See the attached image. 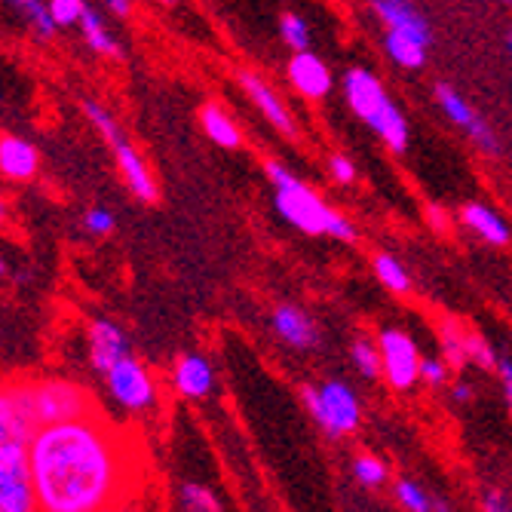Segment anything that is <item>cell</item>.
I'll return each mask as SVG.
<instances>
[{"mask_svg": "<svg viewBox=\"0 0 512 512\" xmlns=\"http://www.w3.org/2000/svg\"><path fill=\"white\" fill-rule=\"evenodd\" d=\"M28 460L40 512H108L138 479L132 442L92 411L37 430Z\"/></svg>", "mask_w": 512, "mask_h": 512, "instance_id": "1", "label": "cell"}, {"mask_svg": "<svg viewBox=\"0 0 512 512\" xmlns=\"http://www.w3.org/2000/svg\"><path fill=\"white\" fill-rule=\"evenodd\" d=\"M89 411L92 402L86 390L71 381H22L16 387H7L4 399H0V439L31 445L37 430L71 421V417H83Z\"/></svg>", "mask_w": 512, "mask_h": 512, "instance_id": "2", "label": "cell"}, {"mask_svg": "<svg viewBox=\"0 0 512 512\" xmlns=\"http://www.w3.org/2000/svg\"><path fill=\"white\" fill-rule=\"evenodd\" d=\"M267 175L276 188V209L283 215L292 227H298L301 234L307 237H319V234H329L335 209L325 206V200L310 191L304 181H298L283 163L267 160Z\"/></svg>", "mask_w": 512, "mask_h": 512, "instance_id": "3", "label": "cell"}, {"mask_svg": "<svg viewBox=\"0 0 512 512\" xmlns=\"http://www.w3.org/2000/svg\"><path fill=\"white\" fill-rule=\"evenodd\" d=\"M301 399L307 405V411L313 414V421L329 433V436H347L359 427V399L356 393L341 384V381H329L322 387H304Z\"/></svg>", "mask_w": 512, "mask_h": 512, "instance_id": "4", "label": "cell"}, {"mask_svg": "<svg viewBox=\"0 0 512 512\" xmlns=\"http://www.w3.org/2000/svg\"><path fill=\"white\" fill-rule=\"evenodd\" d=\"M0 512H40L25 442L0 439Z\"/></svg>", "mask_w": 512, "mask_h": 512, "instance_id": "5", "label": "cell"}, {"mask_svg": "<svg viewBox=\"0 0 512 512\" xmlns=\"http://www.w3.org/2000/svg\"><path fill=\"white\" fill-rule=\"evenodd\" d=\"M105 381H108L111 396L126 411H148L154 405V399H157V387H154V381L148 375V368L138 359H132V356L120 359L105 375Z\"/></svg>", "mask_w": 512, "mask_h": 512, "instance_id": "6", "label": "cell"}, {"mask_svg": "<svg viewBox=\"0 0 512 512\" xmlns=\"http://www.w3.org/2000/svg\"><path fill=\"white\" fill-rule=\"evenodd\" d=\"M381 356H384V375L396 390H408L414 381H421V353L417 344L399 332V329H384L378 338Z\"/></svg>", "mask_w": 512, "mask_h": 512, "instance_id": "7", "label": "cell"}, {"mask_svg": "<svg viewBox=\"0 0 512 512\" xmlns=\"http://www.w3.org/2000/svg\"><path fill=\"white\" fill-rule=\"evenodd\" d=\"M436 102H439V108L445 111V117H448L454 126H460L463 132H467L485 154H500V142H497L494 129L488 126V120H482V117L470 108V102L463 99L454 86L436 83Z\"/></svg>", "mask_w": 512, "mask_h": 512, "instance_id": "8", "label": "cell"}, {"mask_svg": "<svg viewBox=\"0 0 512 512\" xmlns=\"http://www.w3.org/2000/svg\"><path fill=\"white\" fill-rule=\"evenodd\" d=\"M86 344H89V362L99 375H108L120 359L132 356L126 332L111 319H92L86 329Z\"/></svg>", "mask_w": 512, "mask_h": 512, "instance_id": "9", "label": "cell"}, {"mask_svg": "<svg viewBox=\"0 0 512 512\" xmlns=\"http://www.w3.org/2000/svg\"><path fill=\"white\" fill-rule=\"evenodd\" d=\"M240 83H243V89H246V96L255 102V108L264 114V120H267V123H273L279 132L289 135V138H295V135H298V129H295V117L289 114L286 102L279 99L276 92L264 83V77H258V74H252V71H243V74H240Z\"/></svg>", "mask_w": 512, "mask_h": 512, "instance_id": "10", "label": "cell"}, {"mask_svg": "<svg viewBox=\"0 0 512 512\" xmlns=\"http://www.w3.org/2000/svg\"><path fill=\"white\" fill-rule=\"evenodd\" d=\"M289 80L307 99H325L332 92V71L325 68V62L319 56H313L310 50L295 53L289 59Z\"/></svg>", "mask_w": 512, "mask_h": 512, "instance_id": "11", "label": "cell"}, {"mask_svg": "<svg viewBox=\"0 0 512 512\" xmlns=\"http://www.w3.org/2000/svg\"><path fill=\"white\" fill-rule=\"evenodd\" d=\"M368 4L390 31H405V34H414V37L433 43L430 22L424 19L421 10L411 4V0H368Z\"/></svg>", "mask_w": 512, "mask_h": 512, "instance_id": "12", "label": "cell"}, {"mask_svg": "<svg viewBox=\"0 0 512 512\" xmlns=\"http://www.w3.org/2000/svg\"><path fill=\"white\" fill-rule=\"evenodd\" d=\"M273 329H276L279 338H283L295 350H316L319 347L316 322L304 310H298L292 304H283V307L273 310Z\"/></svg>", "mask_w": 512, "mask_h": 512, "instance_id": "13", "label": "cell"}, {"mask_svg": "<svg viewBox=\"0 0 512 512\" xmlns=\"http://www.w3.org/2000/svg\"><path fill=\"white\" fill-rule=\"evenodd\" d=\"M344 96H347L353 114L362 117V120H368L371 111H378L381 102L390 99V96H387V89L381 86V80H378L375 74H371V71H365V68L347 71V77H344Z\"/></svg>", "mask_w": 512, "mask_h": 512, "instance_id": "14", "label": "cell"}, {"mask_svg": "<svg viewBox=\"0 0 512 512\" xmlns=\"http://www.w3.org/2000/svg\"><path fill=\"white\" fill-rule=\"evenodd\" d=\"M460 218H463V224H467L473 234L479 237V240H485L488 246H497V249H503V246H509L512 243V230H509V224L491 209V206H485V203H467L460 209Z\"/></svg>", "mask_w": 512, "mask_h": 512, "instance_id": "15", "label": "cell"}, {"mask_svg": "<svg viewBox=\"0 0 512 512\" xmlns=\"http://www.w3.org/2000/svg\"><path fill=\"white\" fill-rule=\"evenodd\" d=\"M114 157H117V166H120V172H123V178H126V184H129V191H132L138 200H142V203H154L160 191H157V181H154L148 163L142 160V154H138V151L126 142V145L114 148Z\"/></svg>", "mask_w": 512, "mask_h": 512, "instance_id": "16", "label": "cell"}, {"mask_svg": "<svg viewBox=\"0 0 512 512\" xmlns=\"http://www.w3.org/2000/svg\"><path fill=\"white\" fill-rule=\"evenodd\" d=\"M37 166H40V157L31 142H25L19 135H4V142H0V169H4L7 178L28 181L37 175Z\"/></svg>", "mask_w": 512, "mask_h": 512, "instance_id": "17", "label": "cell"}, {"mask_svg": "<svg viewBox=\"0 0 512 512\" xmlns=\"http://www.w3.org/2000/svg\"><path fill=\"white\" fill-rule=\"evenodd\" d=\"M365 123L378 132V138H381V142H384L390 151L402 154V151L408 148V123H405L402 111L393 105V99L381 102V108H378V111H371Z\"/></svg>", "mask_w": 512, "mask_h": 512, "instance_id": "18", "label": "cell"}, {"mask_svg": "<svg viewBox=\"0 0 512 512\" xmlns=\"http://www.w3.org/2000/svg\"><path fill=\"white\" fill-rule=\"evenodd\" d=\"M175 387H178L181 396H188V399L209 396V390H212V365L203 356H197V353L178 359V365H175Z\"/></svg>", "mask_w": 512, "mask_h": 512, "instance_id": "19", "label": "cell"}, {"mask_svg": "<svg viewBox=\"0 0 512 512\" xmlns=\"http://www.w3.org/2000/svg\"><path fill=\"white\" fill-rule=\"evenodd\" d=\"M384 50H387V56H390L399 68L417 71V68H424V62H427L430 43L421 40V37H414V34H405V31H387V37H384Z\"/></svg>", "mask_w": 512, "mask_h": 512, "instance_id": "20", "label": "cell"}, {"mask_svg": "<svg viewBox=\"0 0 512 512\" xmlns=\"http://www.w3.org/2000/svg\"><path fill=\"white\" fill-rule=\"evenodd\" d=\"M80 34H83V40H86V46H89L92 53L108 56V59H120V56H123L120 40L108 31V25L102 22V16H99L96 10H89V7H86V13H83V19H80Z\"/></svg>", "mask_w": 512, "mask_h": 512, "instance_id": "21", "label": "cell"}, {"mask_svg": "<svg viewBox=\"0 0 512 512\" xmlns=\"http://www.w3.org/2000/svg\"><path fill=\"white\" fill-rule=\"evenodd\" d=\"M200 120H203L206 135L212 138V142H215L218 148H227V151L240 148V142H243L240 126H237L234 120H230L218 105H206V108H203V114H200Z\"/></svg>", "mask_w": 512, "mask_h": 512, "instance_id": "22", "label": "cell"}, {"mask_svg": "<svg viewBox=\"0 0 512 512\" xmlns=\"http://www.w3.org/2000/svg\"><path fill=\"white\" fill-rule=\"evenodd\" d=\"M442 359L460 371L463 365L470 362V353H467V332L460 329V322L454 319H445L442 322Z\"/></svg>", "mask_w": 512, "mask_h": 512, "instance_id": "23", "label": "cell"}, {"mask_svg": "<svg viewBox=\"0 0 512 512\" xmlns=\"http://www.w3.org/2000/svg\"><path fill=\"white\" fill-rule=\"evenodd\" d=\"M80 108H83L86 120L102 132V138H105V142H108L111 148L126 145V135H123L120 123L111 117V111H108V108H102L99 102H92V99H83V102H80Z\"/></svg>", "mask_w": 512, "mask_h": 512, "instance_id": "24", "label": "cell"}, {"mask_svg": "<svg viewBox=\"0 0 512 512\" xmlns=\"http://www.w3.org/2000/svg\"><path fill=\"white\" fill-rule=\"evenodd\" d=\"M10 4L25 16V22L34 28V34L37 37H43V40H50L53 34H56V19H53V13H50V4H43V0H10Z\"/></svg>", "mask_w": 512, "mask_h": 512, "instance_id": "25", "label": "cell"}, {"mask_svg": "<svg viewBox=\"0 0 512 512\" xmlns=\"http://www.w3.org/2000/svg\"><path fill=\"white\" fill-rule=\"evenodd\" d=\"M375 273H378L381 283H384L390 292H396V295H405V292L411 289V276H408V270H405L393 255H378V258H375Z\"/></svg>", "mask_w": 512, "mask_h": 512, "instance_id": "26", "label": "cell"}, {"mask_svg": "<svg viewBox=\"0 0 512 512\" xmlns=\"http://www.w3.org/2000/svg\"><path fill=\"white\" fill-rule=\"evenodd\" d=\"M350 356H353V365L362 371L365 378H378L384 371V356H381V347H375L365 338H356L353 347H350Z\"/></svg>", "mask_w": 512, "mask_h": 512, "instance_id": "27", "label": "cell"}, {"mask_svg": "<svg viewBox=\"0 0 512 512\" xmlns=\"http://www.w3.org/2000/svg\"><path fill=\"white\" fill-rule=\"evenodd\" d=\"M279 34H283V43L289 46L292 53H307L310 50V28L301 16L286 13L279 19Z\"/></svg>", "mask_w": 512, "mask_h": 512, "instance_id": "28", "label": "cell"}, {"mask_svg": "<svg viewBox=\"0 0 512 512\" xmlns=\"http://www.w3.org/2000/svg\"><path fill=\"white\" fill-rule=\"evenodd\" d=\"M396 497H399V503L408 512H433L436 509V503L430 500V494L421 485H417V482H411V479H402L396 485Z\"/></svg>", "mask_w": 512, "mask_h": 512, "instance_id": "29", "label": "cell"}, {"mask_svg": "<svg viewBox=\"0 0 512 512\" xmlns=\"http://www.w3.org/2000/svg\"><path fill=\"white\" fill-rule=\"evenodd\" d=\"M181 506H184V512H221L215 494L203 485H194V482H188L181 488Z\"/></svg>", "mask_w": 512, "mask_h": 512, "instance_id": "30", "label": "cell"}, {"mask_svg": "<svg viewBox=\"0 0 512 512\" xmlns=\"http://www.w3.org/2000/svg\"><path fill=\"white\" fill-rule=\"evenodd\" d=\"M353 473H356V479L362 482V485H368V488H375V485H381L384 479H387V467L378 460V457H371V454H359L356 460H353Z\"/></svg>", "mask_w": 512, "mask_h": 512, "instance_id": "31", "label": "cell"}, {"mask_svg": "<svg viewBox=\"0 0 512 512\" xmlns=\"http://www.w3.org/2000/svg\"><path fill=\"white\" fill-rule=\"evenodd\" d=\"M50 4V13L56 19L59 28H68V25H80L83 13H86V4L83 0H46Z\"/></svg>", "mask_w": 512, "mask_h": 512, "instance_id": "32", "label": "cell"}, {"mask_svg": "<svg viewBox=\"0 0 512 512\" xmlns=\"http://www.w3.org/2000/svg\"><path fill=\"white\" fill-rule=\"evenodd\" d=\"M83 227L89 230V234H96V237H105L114 230V215L105 209V206H92L86 215H83Z\"/></svg>", "mask_w": 512, "mask_h": 512, "instance_id": "33", "label": "cell"}, {"mask_svg": "<svg viewBox=\"0 0 512 512\" xmlns=\"http://www.w3.org/2000/svg\"><path fill=\"white\" fill-rule=\"evenodd\" d=\"M467 353H470V362L482 365V368H497V356L491 350V344L479 335H467Z\"/></svg>", "mask_w": 512, "mask_h": 512, "instance_id": "34", "label": "cell"}, {"mask_svg": "<svg viewBox=\"0 0 512 512\" xmlns=\"http://www.w3.org/2000/svg\"><path fill=\"white\" fill-rule=\"evenodd\" d=\"M448 362L445 359H424L421 362V381H427L430 387H439V384H445V378H448Z\"/></svg>", "mask_w": 512, "mask_h": 512, "instance_id": "35", "label": "cell"}, {"mask_svg": "<svg viewBox=\"0 0 512 512\" xmlns=\"http://www.w3.org/2000/svg\"><path fill=\"white\" fill-rule=\"evenodd\" d=\"M329 172H332V178H335L338 184H353V178H356V166H353V160L344 157V154H335V157L329 160Z\"/></svg>", "mask_w": 512, "mask_h": 512, "instance_id": "36", "label": "cell"}, {"mask_svg": "<svg viewBox=\"0 0 512 512\" xmlns=\"http://www.w3.org/2000/svg\"><path fill=\"white\" fill-rule=\"evenodd\" d=\"M482 512H512V497L497 488H488L482 491Z\"/></svg>", "mask_w": 512, "mask_h": 512, "instance_id": "37", "label": "cell"}, {"mask_svg": "<svg viewBox=\"0 0 512 512\" xmlns=\"http://www.w3.org/2000/svg\"><path fill=\"white\" fill-rule=\"evenodd\" d=\"M329 237H335V240H341V243H353V240H356V227H353V221H350L347 215L335 212L332 227H329Z\"/></svg>", "mask_w": 512, "mask_h": 512, "instance_id": "38", "label": "cell"}, {"mask_svg": "<svg viewBox=\"0 0 512 512\" xmlns=\"http://www.w3.org/2000/svg\"><path fill=\"white\" fill-rule=\"evenodd\" d=\"M497 375H500V384H503L506 405H509V411H512V356L497 359Z\"/></svg>", "mask_w": 512, "mask_h": 512, "instance_id": "39", "label": "cell"}, {"mask_svg": "<svg viewBox=\"0 0 512 512\" xmlns=\"http://www.w3.org/2000/svg\"><path fill=\"white\" fill-rule=\"evenodd\" d=\"M105 4H108L117 16H129V13H132V0H105Z\"/></svg>", "mask_w": 512, "mask_h": 512, "instance_id": "40", "label": "cell"}, {"mask_svg": "<svg viewBox=\"0 0 512 512\" xmlns=\"http://www.w3.org/2000/svg\"><path fill=\"white\" fill-rule=\"evenodd\" d=\"M451 396H454L457 402H470V399H473V390H470V384H454Z\"/></svg>", "mask_w": 512, "mask_h": 512, "instance_id": "41", "label": "cell"}, {"mask_svg": "<svg viewBox=\"0 0 512 512\" xmlns=\"http://www.w3.org/2000/svg\"><path fill=\"white\" fill-rule=\"evenodd\" d=\"M430 218H433V227H439V230L445 227V212H442V209H433V206H430Z\"/></svg>", "mask_w": 512, "mask_h": 512, "instance_id": "42", "label": "cell"}, {"mask_svg": "<svg viewBox=\"0 0 512 512\" xmlns=\"http://www.w3.org/2000/svg\"><path fill=\"white\" fill-rule=\"evenodd\" d=\"M506 50H509V56H512V28L506 31Z\"/></svg>", "mask_w": 512, "mask_h": 512, "instance_id": "43", "label": "cell"}, {"mask_svg": "<svg viewBox=\"0 0 512 512\" xmlns=\"http://www.w3.org/2000/svg\"><path fill=\"white\" fill-rule=\"evenodd\" d=\"M433 512H451V509H448L445 503H436V509H433Z\"/></svg>", "mask_w": 512, "mask_h": 512, "instance_id": "44", "label": "cell"}, {"mask_svg": "<svg viewBox=\"0 0 512 512\" xmlns=\"http://www.w3.org/2000/svg\"><path fill=\"white\" fill-rule=\"evenodd\" d=\"M160 4H163V7H175V4H178V0H160Z\"/></svg>", "mask_w": 512, "mask_h": 512, "instance_id": "45", "label": "cell"}, {"mask_svg": "<svg viewBox=\"0 0 512 512\" xmlns=\"http://www.w3.org/2000/svg\"><path fill=\"white\" fill-rule=\"evenodd\" d=\"M120 512H142V509H120Z\"/></svg>", "mask_w": 512, "mask_h": 512, "instance_id": "46", "label": "cell"}, {"mask_svg": "<svg viewBox=\"0 0 512 512\" xmlns=\"http://www.w3.org/2000/svg\"><path fill=\"white\" fill-rule=\"evenodd\" d=\"M500 4H512V0H500Z\"/></svg>", "mask_w": 512, "mask_h": 512, "instance_id": "47", "label": "cell"}]
</instances>
